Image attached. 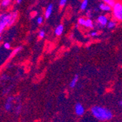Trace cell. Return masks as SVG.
<instances>
[{"label":"cell","mask_w":122,"mask_h":122,"mask_svg":"<svg viewBox=\"0 0 122 122\" xmlns=\"http://www.w3.org/2000/svg\"><path fill=\"white\" fill-rule=\"evenodd\" d=\"M86 15L88 18H92L93 17V13H92V10H88L86 12Z\"/></svg>","instance_id":"603a6c76"},{"label":"cell","mask_w":122,"mask_h":122,"mask_svg":"<svg viewBox=\"0 0 122 122\" xmlns=\"http://www.w3.org/2000/svg\"><path fill=\"white\" fill-rule=\"evenodd\" d=\"M13 0H0V8L6 10L12 5Z\"/></svg>","instance_id":"9c48e42d"},{"label":"cell","mask_w":122,"mask_h":122,"mask_svg":"<svg viewBox=\"0 0 122 122\" xmlns=\"http://www.w3.org/2000/svg\"><path fill=\"white\" fill-rule=\"evenodd\" d=\"M46 37V31L44 29H40L38 32V37L40 39H43Z\"/></svg>","instance_id":"2e32d148"},{"label":"cell","mask_w":122,"mask_h":122,"mask_svg":"<svg viewBox=\"0 0 122 122\" xmlns=\"http://www.w3.org/2000/svg\"><path fill=\"white\" fill-rule=\"evenodd\" d=\"M99 10L103 11V12H110V11H112V7L111 6H110L108 4L105 3V2H101V3H99Z\"/></svg>","instance_id":"ba28073f"},{"label":"cell","mask_w":122,"mask_h":122,"mask_svg":"<svg viewBox=\"0 0 122 122\" xmlns=\"http://www.w3.org/2000/svg\"><path fill=\"white\" fill-rule=\"evenodd\" d=\"M88 6V0H83L81 5H80V9L82 11H84L87 9Z\"/></svg>","instance_id":"9a60e30c"},{"label":"cell","mask_w":122,"mask_h":122,"mask_svg":"<svg viewBox=\"0 0 122 122\" xmlns=\"http://www.w3.org/2000/svg\"><path fill=\"white\" fill-rule=\"evenodd\" d=\"M42 1H45V0H42Z\"/></svg>","instance_id":"83f0119b"},{"label":"cell","mask_w":122,"mask_h":122,"mask_svg":"<svg viewBox=\"0 0 122 122\" xmlns=\"http://www.w3.org/2000/svg\"><path fill=\"white\" fill-rule=\"evenodd\" d=\"M119 105H120V106H121V107H122V100H121V102H119Z\"/></svg>","instance_id":"4316f807"},{"label":"cell","mask_w":122,"mask_h":122,"mask_svg":"<svg viewBox=\"0 0 122 122\" xmlns=\"http://www.w3.org/2000/svg\"><path fill=\"white\" fill-rule=\"evenodd\" d=\"M15 98L14 97H8L5 102V110H6L7 112H10L12 111L13 107H14V102H15Z\"/></svg>","instance_id":"277c9868"},{"label":"cell","mask_w":122,"mask_h":122,"mask_svg":"<svg viewBox=\"0 0 122 122\" xmlns=\"http://www.w3.org/2000/svg\"><path fill=\"white\" fill-rule=\"evenodd\" d=\"M15 113L17 114V113H18V114L21 111V105H18V107H15Z\"/></svg>","instance_id":"cb8c5ba5"},{"label":"cell","mask_w":122,"mask_h":122,"mask_svg":"<svg viewBox=\"0 0 122 122\" xmlns=\"http://www.w3.org/2000/svg\"><path fill=\"white\" fill-rule=\"evenodd\" d=\"M64 29V25L63 24H61L58 25L56 27V29H55V30H54V34H55V35L58 36V37L61 36L63 34Z\"/></svg>","instance_id":"30bf717a"},{"label":"cell","mask_w":122,"mask_h":122,"mask_svg":"<svg viewBox=\"0 0 122 122\" xmlns=\"http://www.w3.org/2000/svg\"><path fill=\"white\" fill-rule=\"evenodd\" d=\"M91 112L92 115L99 121H107L112 119L113 115L110 110L106 107L102 106H94L91 109Z\"/></svg>","instance_id":"7a4b0ae2"},{"label":"cell","mask_w":122,"mask_h":122,"mask_svg":"<svg viewBox=\"0 0 122 122\" xmlns=\"http://www.w3.org/2000/svg\"><path fill=\"white\" fill-rule=\"evenodd\" d=\"M2 40H3V37H2V35H0V44L2 43Z\"/></svg>","instance_id":"d4e9b609"},{"label":"cell","mask_w":122,"mask_h":122,"mask_svg":"<svg viewBox=\"0 0 122 122\" xmlns=\"http://www.w3.org/2000/svg\"><path fill=\"white\" fill-rule=\"evenodd\" d=\"M18 17V10L2 11L0 13V35H2L7 29L15 24Z\"/></svg>","instance_id":"6da1fadb"},{"label":"cell","mask_w":122,"mask_h":122,"mask_svg":"<svg viewBox=\"0 0 122 122\" xmlns=\"http://www.w3.org/2000/svg\"><path fill=\"white\" fill-rule=\"evenodd\" d=\"M117 26V22L116 20H111L108 21V23L107 24V28L108 29H113L116 27Z\"/></svg>","instance_id":"4fadbf2b"},{"label":"cell","mask_w":122,"mask_h":122,"mask_svg":"<svg viewBox=\"0 0 122 122\" xmlns=\"http://www.w3.org/2000/svg\"><path fill=\"white\" fill-rule=\"evenodd\" d=\"M53 10V5L52 3H50L45 10V12H44V18L48 19L52 15Z\"/></svg>","instance_id":"52a82bcc"},{"label":"cell","mask_w":122,"mask_h":122,"mask_svg":"<svg viewBox=\"0 0 122 122\" xmlns=\"http://www.w3.org/2000/svg\"><path fill=\"white\" fill-rule=\"evenodd\" d=\"M90 36H91V37H95L98 36V31H96V30H93V31H91V33H90Z\"/></svg>","instance_id":"7402d4cb"},{"label":"cell","mask_w":122,"mask_h":122,"mask_svg":"<svg viewBox=\"0 0 122 122\" xmlns=\"http://www.w3.org/2000/svg\"><path fill=\"white\" fill-rule=\"evenodd\" d=\"M3 48L5 49V50H10L12 46H11V44L8 42H5L3 43Z\"/></svg>","instance_id":"ac0fdd59"},{"label":"cell","mask_w":122,"mask_h":122,"mask_svg":"<svg viewBox=\"0 0 122 122\" xmlns=\"http://www.w3.org/2000/svg\"><path fill=\"white\" fill-rule=\"evenodd\" d=\"M102 1L108 4L110 6H111V7H113L115 5V3L116 2V0H102Z\"/></svg>","instance_id":"e0dca14e"},{"label":"cell","mask_w":122,"mask_h":122,"mask_svg":"<svg viewBox=\"0 0 122 122\" xmlns=\"http://www.w3.org/2000/svg\"><path fill=\"white\" fill-rule=\"evenodd\" d=\"M67 1H68V0H60V1H59V7H64L66 5Z\"/></svg>","instance_id":"44dd1931"},{"label":"cell","mask_w":122,"mask_h":122,"mask_svg":"<svg viewBox=\"0 0 122 122\" xmlns=\"http://www.w3.org/2000/svg\"><path fill=\"white\" fill-rule=\"evenodd\" d=\"M83 27L86 29H93L94 28V22L91 18H87L85 20V23L83 25Z\"/></svg>","instance_id":"8fae6325"},{"label":"cell","mask_w":122,"mask_h":122,"mask_svg":"<svg viewBox=\"0 0 122 122\" xmlns=\"http://www.w3.org/2000/svg\"><path fill=\"white\" fill-rule=\"evenodd\" d=\"M85 20H86V18H82V17L79 18L78 20H77V24L81 26H83L84 23H85Z\"/></svg>","instance_id":"d6986e66"},{"label":"cell","mask_w":122,"mask_h":122,"mask_svg":"<svg viewBox=\"0 0 122 122\" xmlns=\"http://www.w3.org/2000/svg\"><path fill=\"white\" fill-rule=\"evenodd\" d=\"M15 1H16L17 4H20L22 2H23V0H15Z\"/></svg>","instance_id":"484cf974"},{"label":"cell","mask_w":122,"mask_h":122,"mask_svg":"<svg viewBox=\"0 0 122 122\" xmlns=\"http://www.w3.org/2000/svg\"><path fill=\"white\" fill-rule=\"evenodd\" d=\"M97 23L99 24V25L102 28H104L105 26H107V24L108 23V18L105 15H99L97 18L96 20Z\"/></svg>","instance_id":"5b68a950"},{"label":"cell","mask_w":122,"mask_h":122,"mask_svg":"<svg viewBox=\"0 0 122 122\" xmlns=\"http://www.w3.org/2000/svg\"><path fill=\"white\" fill-rule=\"evenodd\" d=\"M21 50H22V46H18V47H16L15 48H14L10 55V58H12L14 56H15V55L18 54L20 51H21Z\"/></svg>","instance_id":"5bb4252c"},{"label":"cell","mask_w":122,"mask_h":122,"mask_svg":"<svg viewBox=\"0 0 122 122\" xmlns=\"http://www.w3.org/2000/svg\"><path fill=\"white\" fill-rule=\"evenodd\" d=\"M112 14L117 21H122V3L116 2L112 7Z\"/></svg>","instance_id":"3957f363"},{"label":"cell","mask_w":122,"mask_h":122,"mask_svg":"<svg viewBox=\"0 0 122 122\" xmlns=\"http://www.w3.org/2000/svg\"><path fill=\"white\" fill-rule=\"evenodd\" d=\"M78 79H79V76L77 75H75L74 76V77L72 78V80L71 81V82L70 83V87L73 88L75 87V86L77 85V82H78Z\"/></svg>","instance_id":"7c38bea8"},{"label":"cell","mask_w":122,"mask_h":122,"mask_svg":"<svg viewBox=\"0 0 122 122\" xmlns=\"http://www.w3.org/2000/svg\"><path fill=\"white\" fill-rule=\"evenodd\" d=\"M43 22H44V17H42V16H38L37 18V24L38 25L42 24Z\"/></svg>","instance_id":"ffe728a7"},{"label":"cell","mask_w":122,"mask_h":122,"mask_svg":"<svg viewBox=\"0 0 122 122\" xmlns=\"http://www.w3.org/2000/svg\"><path fill=\"white\" fill-rule=\"evenodd\" d=\"M75 112L77 116H83L85 113V109L83 105H81V103H77L75 106Z\"/></svg>","instance_id":"8992f818"}]
</instances>
